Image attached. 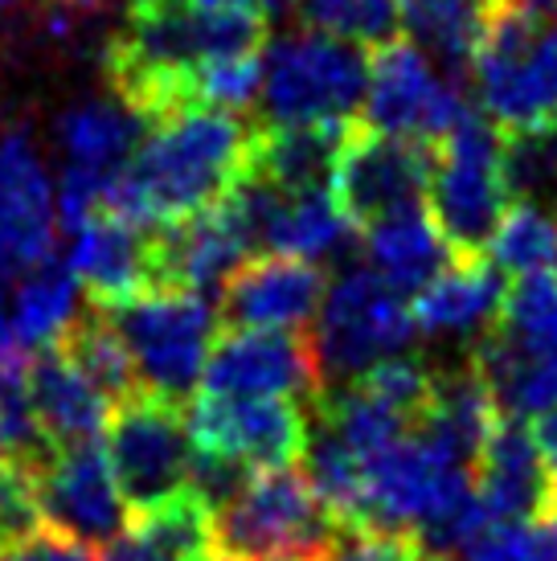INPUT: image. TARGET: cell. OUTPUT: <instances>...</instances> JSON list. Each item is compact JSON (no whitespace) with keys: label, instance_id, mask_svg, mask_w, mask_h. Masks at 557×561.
<instances>
[{"label":"cell","instance_id":"43","mask_svg":"<svg viewBox=\"0 0 557 561\" xmlns=\"http://www.w3.org/2000/svg\"><path fill=\"white\" fill-rule=\"evenodd\" d=\"M16 341L13 336V312H9V304H4V291H0V344Z\"/></svg>","mask_w":557,"mask_h":561},{"label":"cell","instance_id":"46","mask_svg":"<svg viewBox=\"0 0 557 561\" xmlns=\"http://www.w3.org/2000/svg\"><path fill=\"white\" fill-rule=\"evenodd\" d=\"M127 4H136V0H127ZM202 4H234V0H202Z\"/></svg>","mask_w":557,"mask_h":561},{"label":"cell","instance_id":"37","mask_svg":"<svg viewBox=\"0 0 557 561\" xmlns=\"http://www.w3.org/2000/svg\"><path fill=\"white\" fill-rule=\"evenodd\" d=\"M37 525H46L42 496H37V471L0 455V549L30 537Z\"/></svg>","mask_w":557,"mask_h":561},{"label":"cell","instance_id":"39","mask_svg":"<svg viewBox=\"0 0 557 561\" xmlns=\"http://www.w3.org/2000/svg\"><path fill=\"white\" fill-rule=\"evenodd\" d=\"M464 561H545L533 520H488L464 549Z\"/></svg>","mask_w":557,"mask_h":561},{"label":"cell","instance_id":"10","mask_svg":"<svg viewBox=\"0 0 557 561\" xmlns=\"http://www.w3.org/2000/svg\"><path fill=\"white\" fill-rule=\"evenodd\" d=\"M365 127L439 144L476 111L464 82L439 75L414 42H389L370 58Z\"/></svg>","mask_w":557,"mask_h":561},{"label":"cell","instance_id":"16","mask_svg":"<svg viewBox=\"0 0 557 561\" xmlns=\"http://www.w3.org/2000/svg\"><path fill=\"white\" fill-rule=\"evenodd\" d=\"M471 488L488 520H537L549 513V504L557 500V480L545 468L525 419L504 414L471 468Z\"/></svg>","mask_w":557,"mask_h":561},{"label":"cell","instance_id":"33","mask_svg":"<svg viewBox=\"0 0 557 561\" xmlns=\"http://www.w3.org/2000/svg\"><path fill=\"white\" fill-rule=\"evenodd\" d=\"M299 25L353 46L382 49L398 42L402 0H299Z\"/></svg>","mask_w":557,"mask_h":561},{"label":"cell","instance_id":"2","mask_svg":"<svg viewBox=\"0 0 557 561\" xmlns=\"http://www.w3.org/2000/svg\"><path fill=\"white\" fill-rule=\"evenodd\" d=\"M500 157H504V131L480 107L439 140L427 209L455 259H484L509 214L512 193L504 185Z\"/></svg>","mask_w":557,"mask_h":561},{"label":"cell","instance_id":"6","mask_svg":"<svg viewBox=\"0 0 557 561\" xmlns=\"http://www.w3.org/2000/svg\"><path fill=\"white\" fill-rule=\"evenodd\" d=\"M107 463L132 516L181 496L193 471V438L181 402L136 390L111 405Z\"/></svg>","mask_w":557,"mask_h":561},{"label":"cell","instance_id":"8","mask_svg":"<svg viewBox=\"0 0 557 561\" xmlns=\"http://www.w3.org/2000/svg\"><path fill=\"white\" fill-rule=\"evenodd\" d=\"M471 496V468L418 431L365 463V525L377 529L422 533Z\"/></svg>","mask_w":557,"mask_h":561},{"label":"cell","instance_id":"21","mask_svg":"<svg viewBox=\"0 0 557 561\" xmlns=\"http://www.w3.org/2000/svg\"><path fill=\"white\" fill-rule=\"evenodd\" d=\"M356 124H266L254 131L250 169L283 193H320L337 176V160Z\"/></svg>","mask_w":557,"mask_h":561},{"label":"cell","instance_id":"27","mask_svg":"<svg viewBox=\"0 0 557 561\" xmlns=\"http://www.w3.org/2000/svg\"><path fill=\"white\" fill-rule=\"evenodd\" d=\"M78 316V279L70 263H58L49 254L46 263L30 266L16 283L13 299V336L25 348H49L62 341V332Z\"/></svg>","mask_w":557,"mask_h":561},{"label":"cell","instance_id":"44","mask_svg":"<svg viewBox=\"0 0 557 561\" xmlns=\"http://www.w3.org/2000/svg\"><path fill=\"white\" fill-rule=\"evenodd\" d=\"M259 4H263V9H266V16H271V13H283V9H287V4H299V0H259Z\"/></svg>","mask_w":557,"mask_h":561},{"label":"cell","instance_id":"28","mask_svg":"<svg viewBox=\"0 0 557 561\" xmlns=\"http://www.w3.org/2000/svg\"><path fill=\"white\" fill-rule=\"evenodd\" d=\"M54 348L75 360L78 374L87 377L111 405L124 402L127 393L144 390V386H139V374H136V360H132V353H127L124 336L111 328L107 312L94 308V304L87 308V312L75 316V324L62 332V341H54Z\"/></svg>","mask_w":557,"mask_h":561},{"label":"cell","instance_id":"14","mask_svg":"<svg viewBox=\"0 0 557 561\" xmlns=\"http://www.w3.org/2000/svg\"><path fill=\"white\" fill-rule=\"evenodd\" d=\"M37 496L49 525L66 529L87 546H111L132 525L124 496L115 488L107 451L99 443H70L49 455L37 471Z\"/></svg>","mask_w":557,"mask_h":561},{"label":"cell","instance_id":"42","mask_svg":"<svg viewBox=\"0 0 557 561\" xmlns=\"http://www.w3.org/2000/svg\"><path fill=\"white\" fill-rule=\"evenodd\" d=\"M533 443H537V451H542L549 476L557 480V405L545 410V414H537V422H533Z\"/></svg>","mask_w":557,"mask_h":561},{"label":"cell","instance_id":"23","mask_svg":"<svg viewBox=\"0 0 557 561\" xmlns=\"http://www.w3.org/2000/svg\"><path fill=\"white\" fill-rule=\"evenodd\" d=\"M361 234H365V254H370L373 271L386 275L394 287H402L410 296L422 291L427 283L439 279L455 263V254L443 242L427 205L398 209V214L365 226Z\"/></svg>","mask_w":557,"mask_h":561},{"label":"cell","instance_id":"32","mask_svg":"<svg viewBox=\"0 0 557 561\" xmlns=\"http://www.w3.org/2000/svg\"><path fill=\"white\" fill-rule=\"evenodd\" d=\"M492 259L504 275L512 279H525V275H542V271H557V221L554 214H545L542 205L516 202L509 205V214L496 230Z\"/></svg>","mask_w":557,"mask_h":561},{"label":"cell","instance_id":"18","mask_svg":"<svg viewBox=\"0 0 557 561\" xmlns=\"http://www.w3.org/2000/svg\"><path fill=\"white\" fill-rule=\"evenodd\" d=\"M247 254L250 250L242 247L238 230L217 205L152 230L156 287H177V291L217 299L226 279L247 263Z\"/></svg>","mask_w":557,"mask_h":561},{"label":"cell","instance_id":"3","mask_svg":"<svg viewBox=\"0 0 557 561\" xmlns=\"http://www.w3.org/2000/svg\"><path fill=\"white\" fill-rule=\"evenodd\" d=\"M471 79L480 111L500 131L557 127V25L500 4L476 49Z\"/></svg>","mask_w":557,"mask_h":561},{"label":"cell","instance_id":"5","mask_svg":"<svg viewBox=\"0 0 557 561\" xmlns=\"http://www.w3.org/2000/svg\"><path fill=\"white\" fill-rule=\"evenodd\" d=\"M370 94V58L361 46L304 30L266 49V124H356Z\"/></svg>","mask_w":557,"mask_h":561},{"label":"cell","instance_id":"25","mask_svg":"<svg viewBox=\"0 0 557 561\" xmlns=\"http://www.w3.org/2000/svg\"><path fill=\"white\" fill-rule=\"evenodd\" d=\"M144 127L148 124L120 99H91L66 111L58 119V136L70 164L120 172L144 144Z\"/></svg>","mask_w":557,"mask_h":561},{"label":"cell","instance_id":"31","mask_svg":"<svg viewBox=\"0 0 557 561\" xmlns=\"http://www.w3.org/2000/svg\"><path fill=\"white\" fill-rule=\"evenodd\" d=\"M496 328L521 353L557 365V271L525 275L512 283Z\"/></svg>","mask_w":557,"mask_h":561},{"label":"cell","instance_id":"29","mask_svg":"<svg viewBox=\"0 0 557 561\" xmlns=\"http://www.w3.org/2000/svg\"><path fill=\"white\" fill-rule=\"evenodd\" d=\"M132 533L169 561H214V508L193 488L132 516Z\"/></svg>","mask_w":557,"mask_h":561},{"label":"cell","instance_id":"36","mask_svg":"<svg viewBox=\"0 0 557 561\" xmlns=\"http://www.w3.org/2000/svg\"><path fill=\"white\" fill-rule=\"evenodd\" d=\"M353 381L370 393V398L389 405L394 414H402L418 431V422L427 419V410H431V402H434L439 369L422 365L418 357H386V360H377L373 369H365L361 377H353Z\"/></svg>","mask_w":557,"mask_h":561},{"label":"cell","instance_id":"9","mask_svg":"<svg viewBox=\"0 0 557 561\" xmlns=\"http://www.w3.org/2000/svg\"><path fill=\"white\" fill-rule=\"evenodd\" d=\"M434 164H439V144L356 124L337 160L332 197L344 218L356 230H365L398 209L427 202Z\"/></svg>","mask_w":557,"mask_h":561},{"label":"cell","instance_id":"24","mask_svg":"<svg viewBox=\"0 0 557 561\" xmlns=\"http://www.w3.org/2000/svg\"><path fill=\"white\" fill-rule=\"evenodd\" d=\"M500 4L504 0H402V25L414 46L443 62L447 79L464 82Z\"/></svg>","mask_w":557,"mask_h":561},{"label":"cell","instance_id":"7","mask_svg":"<svg viewBox=\"0 0 557 561\" xmlns=\"http://www.w3.org/2000/svg\"><path fill=\"white\" fill-rule=\"evenodd\" d=\"M414 336L418 328L406 291L373 266H349L328 287L325 308L316 316L320 360L332 377H361L377 360L402 353Z\"/></svg>","mask_w":557,"mask_h":561},{"label":"cell","instance_id":"13","mask_svg":"<svg viewBox=\"0 0 557 561\" xmlns=\"http://www.w3.org/2000/svg\"><path fill=\"white\" fill-rule=\"evenodd\" d=\"M328 287L332 283L320 263L292 254H259L238 266L217 291V324L304 332L325 308Z\"/></svg>","mask_w":557,"mask_h":561},{"label":"cell","instance_id":"35","mask_svg":"<svg viewBox=\"0 0 557 561\" xmlns=\"http://www.w3.org/2000/svg\"><path fill=\"white\" fill-rule=\"evenodd\" d=\"M504 185L512 197L533 205H557V127L504 131Z\"/></svg>","mask_w":557,"mask_h":561},{"label":"cell","instance_id":"1","mask_svg":"<svg viewBox=\"0 0 557 561\" xmlns=\"http://www.w3.org/2000/svg\"><path fill=\"white\" fill-rule=\"evenodd\" d=\"M250 144L242 115L189 103L148 127L136 157L111 176L103 209L144 230L214 209L247 172Z\"/></svg>","mask_w":557,"mask_h":561},{"label":"cell","instance_id":"19","mask_svg":"<svg viewBox=\"0 0 557 561\" xmlns=\"http://www.w3.org/2000/svg\"><path fill=\"white\" fill-rule=\"evenodd\" d=\"M509 283L504 271L484 259H455V263L431 279L422 291H414L410 312L418 332H488L504 312Z\"/></svg>","mask_w":557,"mask_h":561},{"label":"cell","instance_id":"38","mask_svg":"<svg viewBox=\"0 0 557 561\" xmlns=\"http://www.w3.org/2000/svg\"><path fill=\"white\" fill-rule=\"evenodd\" d=\"M325 561H427L418 533L377 529V525H341Z\"/></svg>","mask_w":557,"mask_h":561},{"label":"cell","instance_id":"30","mask_svg":"<svg viewBox=\"0 0 557 561\" xmlns=\"http://www.w3.org/2000/svg\"><path fill=\"white\" fill-rule=\"evenodd\" d=\"M320 419H325L328 435H337L353 455H361L370 463L373 455H382L386 447H394L398 438L414 435V426L394 414L389 405H382L377 398L361 390V386H349L341 393H328L320 398Z\"/></svg>","mask_w":557,"mask_h":561},{"label":"cell","instance_id":"12","mask_svg":"<svg viewBox=\"0 0 557 561\" xmlns=\"http://www.w3.org/2000/svg\"><path fill=\"white\" fill-rule=\"evenodd\" d=\"M325 360L311 332L221 328L205 360L202 390L250 398H325Z\"/></svg>","mask_w":557,"mask_h":561},{"label":"cell","instance_id":"26","mask_svg":"<svg viewBox=\"0 0 557 561\" xmlns=\"http://www.w3.org/2000/svg\"><path fill=\"white\" fill-rule=\"evenodd\" d=\"M356 250V226L341 214L337 197L320 193H287V205L275 221L266 254H292L308 263H332Z\"/></svg>","mask_w":557,"mask_h":561},{"label":"cell","instance_id":"20","mask_svg":"<svg viewBox=\"0 0 557 561\" xmlns=\"http://www.w3.org/2000/svg\"><path fill=\"white\" fill-rule=\"evenodd\" d=\"M30 402L46 426L54 447L94 443L107 431L111 402L75 369V360L58 353L54 344L33 353L30 369Z\"/></svg>","mask_w":557,"mask_h":561},{"label":"cell","instance_id":"22","mask_svg":"<svg viewBox=\"0 0 557 561\" xmlns=\"http://www.w3.org/2000/svg\"><path fill=\"white\" fill-rule=\"evenodd\" d=\"M500 422H504V410L496 402L492 386L467 360L464 369H455V374L439 369L434 402L427 410V419L418 422V435L439 443L464 468H476V459H480V451L488 447V438H492V431Z\"/></svg>","mask_w":557,"mask_h":561},{"label":"cell","instance_id":"41","mask_svg":"<svg viewBox=\"0 0 557 561\" xmlns=\"http://www.w3.org/2000/svg\"><path fill=\"white\" fill-rule=\"evenodd\" d=\"M99 561H169V558H160L139 533H132L127 529L124 537H115L111 546H103V558Z\"/></svg>","mask_w":557,"mask_h":561},{"label":"cell","instance_id":"34","mask_svg":"<svg viewBox=\"0 0 557 561\" xmlns=\"http://www.w3.org/2000/svg\"><path fill=\"white\" fill-rule=\"evenodd\" d=\"M308 480L341 525H365V459L349 451L337 435H325L308 447Z\"/></svg>","mask_w":557,"mask_h":561},{"label":"cell","instance_id":"17","mask_svg":"<svg viewBox=\"0 0 557 561\" xmlns=\"http://www.w3.org/2000/svg\"><path fill=\"white\" fill-rule=\"evenodd\" d=\"M70 271L87 287L94 308H120L156 287L152 230L99 209L75 230Z\"/></svg>","mask_w":557,"mask_h":561},{"label":"cell","instance_id":"15","mask_svg":"<svg viewBox=\"0 0 557 561\" xmlns=\"http://www.w3.org/2000/svg\"><path fill=\"white\" fill-rule=\"evenodd\" d=\"M58 202L25 131H0V283L54 254Z\"/></svg>","mask_w":557,"mask_h":561},{"label":"cell","instance_id":"40","mask_svg":"<svg viewBox=\"0 0 557 561\" xmlns=\"http://www.w3.org/2000/svg\"><path fill=\"white\" fill-rule=\"evenodd\" d=\"M0 561H99V558H94V549L87 541H78V537H70L66 529L46 520L30 537H21V541L0 549Z\"/></svg>","mask_w":557,"mask_h":561},{"label":"cell","instance_id":"45","mask_svg":"<svg viewBox=\"0 0 557 561\" xmlns=\"http://www.w3.org/2000/svg\"><path fill=\"white\" fill-rule=\"evenodd\" d=\"M21 0H0V13H9V9H16Z\"/></svg>","mask_w":557,"mask_h":561},{"label":"cell","instance_id":"4","mask_svg":"<svg viewBox=\"0 0 557 561\" xmlns=\"http://www.w3.org/2000/svg\"><path fill=\"white\" fill-rule=\"evenodd\" d=\"M103 312L124 336L144 390L172 402L197 390L217 336V299L177 287H152Z\"/></svg>","mask_w":557,"mask_h":561},{"label":"cell","instance_id":"11","mask_svg":"<svg viewBox=\"0 0 557 561\" xmlns=\"http://www.w3.org/2000/svg\"><path fill=\"white\" fill-rule=\"evenodd\" d=\"M185 422L197 451L230 455L250 471L295 468L311 447L308 419L292 398L202 390L189 402Z\"/></svg>","mask_w":557,"mask_h":561}]
</instances>
